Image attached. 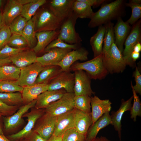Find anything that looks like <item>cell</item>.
<instances>
[{
    "label": "cell",
    "instance_id": "1",
    "mask_svg": "<svg viewBox=\"0 0 141 141\" xmlns=\"http://www.w3.org/2000/svg\"><path fill=\"white\" fill-rule=\"evenodd\" d=\"M126 0H116L103 4L99 10L94 13L88 26L95 28L124 17L126 14Z\"/></svg>",
    "mask_w": 141,
    "mask_h": 141
},
{
    "label": "cell",
    "instance_id": "2",
    "mask_svg": "<svg viewBox=\"0 0 141 141\" xmlns=\"http://www.w3.org/2000/svg\"><path fill=\"white\" fill-rule=\"evenodd\" d=\"M34 16L36 33L59 30L63 22L45 4L39 8Z\"/></svg>",
    "mask_w": 141,
    "mask_h": 141
},
{
    "label": "cell",
    "instance_id": "3",
    "mask_svg": "<svg viewBox=\"0 0 141 141\" xmlns=\"http://www.w3.org/2000/svg\"><path fill=\"white\" fill-rule=\"evenodd\" d=\"M82 70L86 72L91 79L101 80L109 74L104 63L103 52L99 55L89 61L75 62L70 67V70Z\"/></svg>",
    "mask_w": 141,
    "mask_h": 141
},
{
    "label": "cell",
    "instance_id": "4",
    "mask_svg": "<svg viewBox=\"0 0 141 141\" xmlns=\"http://www.w3.org/2000/svg\"><path fill=\"white\" fill-rule=\"evenodd\" d=\"M102 52L104 63L109 73H122L125 69L127 62L114 43L108 51Z\"/></svg>",
    "mask_w": 141,
    "mask_h": 141
},
{
    "label": "cell",
    "instance_id": "5",
    "mask_svg": "<svg viewBox=\"0 0 141 141\" xmlns=\"http://www.w3.org/2000/svg\"><path fill=\"white\" fill-rule=\"evenodd\" d=\"M78 18L73 12L70 16L64 20L57 38L68 44H80L82 40L75 27Z\"/></svg>",
    "mask_w": 141,
    "mask_h": 141
},
{
    "label": "cell",
    "instance_id": "6",
    "mask_svg": "<svg viewBox=\"0 0 141 141\" xmlns=\"http://www.w3.org/2000/svg\"><path fill=\"white\" fill-rule=\"evenodd\" d=\"M37 101L35 99L30 103L20 107L14 114L8 116H2L4 135L7 136L11 134L15 129L20 126L24 122L22 118L30 108L34 107Z\"/></svg>",
    "mask_w": 141,
    "mask_h": 141
},
{
    "label": "cell",
    "instance_id": "7",
    "mask_svg": "<svg viewBox=\"0 0 141 141\" xmlns=\"http://www.w3.org/2000/svg\"><path fill=\"white\" fill-rule=\"evenodd\" d=\"M138 43H141L140 19L132 25L130 32L125 42V47L122 53L124 58L127 62V65L131 67H135L136 64L131 58V54L134 46Z\"/></svg>",
    "mask_w": 141,
    "mask_h": 141
},
{
    "label": "cell",
    "instance_id": "8",
    "mask_svg": "<svg viewBox=\"0 0 141 141\" xmlns=\"http://www.w3.org/2000/svg\"><path fill=\"white\" fill-rule=\"evenodd\" d=\"M73 92L66 93L57 101L50 104L45 108V113L53 116H57L75 108Z\"/></svg>",
    "mask_w": 141,
    "mask_h": 141
},
{
    "label": "cell",
    "instance_id": "9",
    "mask_svg": "<svg viewBox=\"0 0 141 141\" xmlns=\"http://www.w3.org/2000/svg\"><path fill=\"white\" fill-rule=\"evenodd\" d=\"M43 114L41 109H37L35 108L32 109L30 111L26 113L23 116V117H27V120L24 127L19 132L6 137L11 141H17L25 138L32 132L36 122L43 115Z\"/></svg>",
    "mask_w": 141,
    "mask_h": 141
},
{
    "label": "cell",
    "instance_id": "10",
    "mask_svg": "<svg viewBox=\"0 0 141 141\" xmlns=\"http://www.w3.org/2000/svg\"><path fill=\"white\" fill-rule=\"evenodd\" d=\"M75 80L74 73L62 71L49 83L48 90L63 89L67 92H73Z\"/></svg>",
    "mask_w": 141,
    "mask_h": 141
},
{
    "label": "cell",
    "instance_id": "11",
    "mask_svg": "<svg viewBox=\"0 0 141 141\" xmlns=\"http://www.w3.org/2000/svg\"><path fill=\"white\" fill-rule=\"evenodd\" d=\"M75 84L73 93L75 96L86 95L90 97L95 94L91 86V79L85 71L78 70L74 71Z\"/></svg>",
    "mask_w": 141,
    "mask_h": 141
},
{
    "label": "cell",
    "instance_id": "12",
    "mask_svg": "<svg viewBox=\"0 0 141 141\" xmlns=\"http://www.w3.org/2000/svg\"><path fill=\"white\" fill-rule=\"evenodd\" d=\"M44 67L37 62L21 69L18 80L19 85L24 87L34 85L39 74Z\"/></svg>",
    "mask_w": 141,
    "mask_h": 141
},
{
    "label": "cell",
    "instance_id": "13",
    "mask_svg": "<svg viewBox=\"0 0 141 141\" xmlns=\"http://www.w3.org/2000/svg\"><path fill=\"white\" fill-rule=\"evenodd\" d=\"M33 0L7 1L2 12L5 25L9 26L14 19L21 15L23 5Z\"/></svg>",
    "mask_w": 141,
    "mask_h": 141
},
{
    "label": "cell",
    "instance_id": "14",
    "mask_svg": "<svg viewBox=\"0 0 141 141\" xmlns=\"http://www.w3.org/2000/svg\"><path fill=\"white\" fill-rule=\"evenodd\" d=\"M76 109L57 116L53 134L57 137L62 136L67 130L74 128Z\"/></svg>",
    "mask_w": 141,
    "mask_h": 141
},
{
    "label": "cell",
    "instance_id": "15",
    "mask_svg": "<svg viewBox=\"0 0 141 141\" xmlns=\"http://www.w3.org/2000/svg\"><path fill=\"white\" fill-rule=\"evenodd\" d=\"M89 52L85 48L80 47L68 52L57 65L63 71H70L71 66L78 60L85 61L88 58Z\"/></svg>",
    "mask_w": 141,
    "mask_h": 141
},
{
    "label": "cell",
    "instance_id": "16",
    "mask_svg": "<svg viewBox=\"0 0 141 141\" xmlns=\"http://www.w3.org/2000/svg\"><path fill=\"white\" fill-rule=\"evenodd\" d=\"M74 0H51L48 5L54 14L63 21L73 12L72 7Z\"/></svg>",
    "mask_w": 141,
    "mask_h": 141
},
{
    "label": "cell",
    "instance_id": "17",
    "mask_svg": "<svg viewBox=\"0 0 141 141\" xmlns=\"http://www.w3.org/2000/svg\"><path fill=\"white\" fill-rule=\"evenodd\" d=\"M71 49L52 48L42 56L37 57V62L45 66L57 65Z\"/></svg>",
    "mask_w": 141,
    "mask_h": 141
},
{
    "label": "cell",
    "instance_id": "18",
    "mask_svg": "<svg viewBox=\"0 0 141 141\" xmlns=\"http://www.w3.org/2000/svg\"><path fill=\"white\" fill-rule=\"evenodd\" d=\"M57 117L45 113L40 118L39 123L33 130L48 140L54 133Z\"/></svg>",
    "mask_w": 141,
    "mask_h": 141
},
{
    "label": "cell",
    "instance_id": "19",
    "mask_svg": "<svg viewBox=\"0 0 141 141\" xmlns=\"http://www.w3.org/2000/svg\"><path fill=\"white\" fill-rule=\"evenodd\" d=\"M90 104L92 108L91 125L104 114L110 112L111 109V103L109 99L102 100L96 96L91 97Z\"/></svg>",
    "mask_w": 141,
    "mask_h": 141
},
{
    "label": "cell",
    "instance_id": "20",
    "mask_svg": "<svg viewBox=\"0 0 141 141\" xmlns=\"http://www.w3.org/2000/svg\"><path fill=\"white\" fill-rule=\"evenodd\" d=\"M133 96L128 100L125 101L122 99L121 104L119 109L116 111L111 112L110 117L111 125H113L115 130L118 132L119 141H121L122 130L121 121L124 114L126 111H130L132 107V102Z\"/></svg>",
    "mask_w": 141,
    "mask_h": 141
},
{
    "label": "cell",
    "instance_id": "21",
    "mask_svg": "<svg viewBox=\"0 0 141 141\" xmlns=\"http://www.w3.org/2000/svg\"><path fill=\"white\" fill-rule=\"evenodd\" d=\"M131 28V25L126 21H124L121 17L117 20V22L114 26V43L122 53L124 49L125 42Z\"/></svg>",
    "mask_w": 141,
    "mask_h": 141
},
{
    "label": "cell",
    "instance_id": "22",
    "mask_svg": "<svg viewBox=\"0 0 141 141\" xmlns=\"http://www.w3.org/2000/svg\"><path fill=\"white\" fill-rule=\"evenodd\" d=\"M66 92L63 89L47 90L38 96L34 107L37 109L45 108L50 103L60 99Z\"/></svg>",
    "mask_w": 141,
    "mask_h": 141
},
{
    "label": "cell",
    "instance_id": "23",
    "mask_svg": "<svg viewBox=\"0 0 141 141\" xmlns=\"http://www.w3.org/2000/svg\"><path fill=\"white\" fill-rule=\"evenodd\" d=\"M37 54L31 49L24 50L9 58L15 66L21 69L37 62Z\"/></svg>",
    "mask_w": 141,
    "mask_h": 141
},
{
    "label": "cell",
    "instance_id": "24",
    "mask_svg": "<svg viewBox=\"0 0 141 141\" xmlns=\"http://www.w3.org/2000/svg\"><path fill=\"white\" fill-rule=\"evenodd\" d=\"M59 32L60 30L36 32L37 43L32 50L36 54L44 52L47 46L53 40L57 38Z\"/></svg>",
    "mask_w": 141,
    "mask_h": 141
},
{
    "label": "cell",
    "instance_id": "25",
    "mask_svg": "<svg viewBox=\"0 0 141 141\" xmlns=\"http://www.w3.org/2000/svg\"><path fill=\"white\" fill-rule=\"evenodd\" d=\"M48 84L41 83L24 87L21 93L24 105L37 99L39 95L48 90Z\"/></svg>",
    "mask_w": 141,
    "mask_h": 141
},
{
    "label": "cell",
    "instance_id": "26",
    "mask_svg": "<svg viewBox=\"0 0 141 141\" xmlns=\"http://www.w3.org/2000/svg\"><path fill=\"white\" fill-rule=\"evenodd\" d=\"M92 124L91 113H87L76 109L74 128L79 133L86 136Z\"/></svg>",
    "mask_w": 141,
    "mask_h": 141
},
{
    "label": "cell",
    "instance_id": "27",
    "mask_svg": "<svg viewBox=\"0 0 141 141\" xmlns=\"http://www.w3.org/2000/svg\"><path fill=\"white\" fill-rule=\"evenodd\" d=\"M111 123L109 112L104 114L89 128L86 135V141H93L99 131Z\"/></svg>",
    "mask_w": 141,
    "mask_h": 141
},
{
    "label": "cell",
    "instance_id": "28",
    "mask_svg": "<svg viewBox=\"0 0 141 141\" xmlns=\"http://www.w3.org/2000/svg\"><path fill=\"white\" fill-rule=\"evenodd\" d=\"M62 71L61 67L57 65L45 66L39 74L34 84H49Z\"/></svg>",
    "mask_w": 141,
    "mask_h": 141
},
{
    "label": "cell",
    "instance_id": "29",
    "mask_svg": "<svg viewBox=\"0 0 141 141\" xmlns=\"http://www.w3.org/2000/svg\"><path fill=\"white\" fill-rule=\"evenodd\" d=\"M105 27L104 25L98 26L96 33L90 38V43L93 54V57L100 55L103 51Z\"/></svg>",
    "mask_w": 141,
    "mask_h": 141
},
{
    "label": "cell",
    "instance_id": "30",
    "mask_svg": "<svg viewBox=\"0 0 141 141\" xmlns=\"http://www.w3.org/2000/svg\"><path fill=\"white\" fill-rule=\"evenodd\" d=\"M36 34L35 19L34 16L28 21L21 34L26 40L30 49H32L37 44V40Z\"/></svg>",
    "mask_w": 141,
    "mask_h": 141
},
{
    "label": "cell",
    "instance_id": "31",
    "mask_svg": "<svg viewBox=\"0 0 141 141\" xmlns=\"http://www.w3.org/2000/svg\"><path fill=\"white\" fill-rule=\"evenodd\" d=\"M21 69L14 65H5L0 67V81H17L19 79Z\"/></svg>",
    "mask_w": 141,
    "mask_h": 141
},
{
    "label": "cell",
    "instance_id": "32",
    "mask_svg": "<svg viewBox=\"0 0 141 141\" xmlns=\"http://www.w3.org/2000/svg\"><path fill=\"white\" fill-rule=\"evenodd\" d=\"M47 2L46 0H33L25 4L23 6L21 15L28 21L35 15L39 8Z\"/></svg>",
    "mask_w": 141,
    "mask_h": 141
},
{
    "label": "cell",
    "instance_id": "33",
    "mask_svg": "<svg viewBox=\"0 0 141 141\" xmlns=\"http://www.w3.org/2000/svg\"><path fill=\"white\" fill-rule=\"evenodd\" d=\"M72 9L78 18L90 19L94 13L91 7L79 0H74Z\"/></svg>",
    "mask_w": 141,
    "mask_h": 141
},
{
    "label": "cell",
    "instance_id": "34",
    "mask_svg": "<svg viewBox=\"0 0 141 141\" xmlns=\"http://www.w3.org/2000/svg\"><path fill=\"white\" fill-rule=\"evenodd\" d=\"M0 100L9 106H17L23 104L21 93L20 92L10 93L0 92Z\"/></svg>",
    "mask_w": 141,
    "mask_h": 141
},
{
    "label": "cell",
    "instance_id": "35",
    "mask_svg": "<svg viewBox=\"0 0 141 141\" xmlns=\"http://www.w3.org/2000/svg\"><path fill=\"white\" fill-rule=\"evenodd\" d=\"M126 7H130L132 13L129 19L126 22L130 25L136 23L141 17V0H130L126 3Z\"/></svg>",
    "mask_w": 141,
    "mask_h": 141
},
{
    "label": "cell",
    "instance_id": "36",
    "mask_svg": "<svg viewBox=\"0 0 141 141\" xmlns=\"http://www.w3.org/2000/svg\"><path fill=\"white\" fill-rule=\"evenodd\" d=\"M105 27L102 52L108 51L115 43L114 24L110 22L104 25Z\"/></svg>",
    "mask_w": 141,
    "mask_h": 141
},
{
    "label": "cell",
    "instance_id": "37",
    "mask_svg": "<svg viewBox=\"0 0 141 141\" xmlns=\"http://www.w3.org/2000/svg\"><path fill=\"white\" fill-rule=\"evenodd\" d=\"M91 97L86 95L75 96L74 98L75 108L87 113H91Z\"/></svg>",
    "mask_w": 141,
    "mask_h": 141
},
{
    "label": "cell",
    "instance_id": "38",
    "mask_svg": "<svg viewBox=\"0 0 141 141\" xmlns=\"http://www.w3.org/2000/svg\"><path fill=\"white\" fill-rule=\"evenodd\" d=\"M24 87L20 86L18 80L0 81V92L21 93Z\"/></svg>",
    "mask_w": 141,
    "mask_h": 141
},
{
    "label": "cell",
    "instance_id": "39",
    "mask_svg": "<svg viewBox=\"0 0 141 141\" xmlns=\"http://www.w3.org/2000/svg\"><path fill=\"white\" fill-rule=\"evenodd\" d=\"M28 21L21 15L16 17L9 26L12 34L21 35Z\"/></svg>",
    "mask_w": 141,
    "mask_h": 141
},
{
    "label": "cell",
    "instance_id": "40",
    "mask_svg": "<svg viewBox=\"0 0 141 141\" xmlns=\"http://www.w3.org/2000/svg\"><path fill=\"white\" fill-rule=\"evenodd\" d=\"M131 83L133 99V103L130 110L131 118L135 122L136 121L137 116H141V102L139 96L137 95L133 88L132 81Z\"/></svg>",
    "mask_w": 141,
    "mask_h": 141
},
{
    "label": "cell",
    "instance_id": "41",
    "mask_svg": "<svg viewBox=\"0 0 141 141\" xmlns=\"http://www.w3.org/2000/svg\"><path fill=\"white\" fill-rule=\"evenodd\" d=\"M7 45L12 48L17 49H26L28 47V43L21 35L12 34Z\"/></svg>",
    "mask_w": 141,
    "mask_h": 141
},
{
    "label": "cell",
    "instance_id": "42",
    "mask_svg": "<svg viewBox=\"0 0 141 141\" xmlns=\"http://www.w3.org/2000/svg\"><path fill=\"white\" fill-rule=\"evenodd\" d=\"M62 141H86V136L73 128L67 130L64 133Z\"/></svg>",
    "mask_w": 141,
    "mask_h": 141
},
{
    "label": "cell",
    "instance_id": "43",
    "mask_svg": "<svg viewBox=\"0 0 141 141\" xmlns=\"http://www.w3.org/2000/svg\"><path fill=\"white\" fill-rule=\"evenodd\" d=\"M80 44H68L57 38L53 40L47 46L44 52L46 53L50 49L55 48L75 50L80 47Z\"/></svg>",
    "mask_w": 141,
    "mask_h": 141
},
{
    "label": "cell",
    "instance_id": "44",
    "mask_svg": "<svg viewBox=\"0 0 141 141\" xmlns=\"http://www.w3.org/2000/svg\"><path fill=\"white\" fill-rule=\"evenodd\" d=\"M26 49H15L6 45L3 48L0 50V59L9 58L11 56Z\"/></svg>",
    "mask_w": 141,
    "mask_h": 141
},
{
    "label": "cell",
    "instance_id": "45",
    "mask_svg": "<svg viewBox=\"0 0 141 141\" xmlns=\"http://www.w3.org/2000/svg\"><path fill=\"white\" fill-rule=\"evenodd\" d=\"M11 35L8 26L5 25L0 29V50L7 45Z\"/></svg>",
    "mask_w": 141,
    "mask_h": 141
},
{
    "label": "cell",
    "instance_id": "46",
    "mask_svg": "<svg viewBox=\"0 0 141 141\" xmlns=\"http://www.w3.org/2000/svg\"><path fill=\"white\" fill-rule=\"evenodd\" d=\"M19 107L8 105L0 100V114L2 116H10L15 113Z\"/></svg>",
    "mask_w": 141,
    "mask_h": 141
},
{
    "label": "cell",
    "instance_id": "47",
    "mask_svg": "<svg viewBox=\"0 0 141 141\" xmlns=\"http://www.w3.org/2000/svg\"><path fill=\"white\" fill-rule=\"evenodd\" d=\"M135 70L133 73V76L134 78L135 84L133 85V88L137 94L141 95V75L138 68L135 65Z\"/></svg>",
    "mask_w": 141,
    "mask_h": 141
},
{
    "label": "cell",
    "instance_id": "48",
    "mask_svg": "<svg viewBox=\"0 0 141 141\" xmlns=\"http://www.w3.org/2000/svg\"><path fill=\"white\" fill-rule=\"evenodd\" d=\"M79 1L84 2L91 7L97 8L101 5L107 3L108 0H79Z\"/></svg>",
    "mask_w": 141,
    "mask_h": 141
},
{
    "label": "cell",
    "instance_id": "49",
    "mask_svg": "<svg viewBox=\"0 0 141 141\" xmlns=\"http://www.w3.org/2000/svg\"><path fill=\"white\" fill-rule=\"evenodd\" d=\"M24 139L26 141H47L39 134L33 130Z\"/></svg>",
    "mask_w": 141,
    "mask_h": 141
},
{
    "label": "cell",
    "instance_id": "50",
    "mask_svg": "<svg viewBox=\"0 0 141 141\" xmlns=\"http://www.w3.org/2000/svg\"><path fill=\"white\" fill-rule=\"evenodd\" d=\"M140 53L133 51L132 52L131 57L133 61L135 62L140 57Z\"/></svg>",
    "mask_w": 141,
    "mask_h": 141
},
{
    "label": "cell",
    "instance_id": "51",
    "mask_svg": "<svg viewBox=\"0 0 141 141\" xmlns=\"http://www.w3.org/2000/svg\"><path fill=\"white\" fill-rule=\"evenodd\" d=\"M11 63V62L9 58L0 59V67L5 65L9 64Z\"/></svg>",
    "mask_w": 141,
    "mask_h": 141
},
{
    "label": "cell",
    "instance_id": "52",
    "mask_svg": "<svg viewBox=\"0 0 141 141\" xmlns=\"http://www.w3.org/2000/svg\"><path fill=\"white\" fill-rule=\"evenodd\" d=\"M62 136L57 137L53 134L47 141H62Z\"/></svg>",
    "mask_w": 141,
    "mask_h": 141
},
{
    "label": "cell",
    "instance_id": "53",
    "mask_svg": "<svg viewBox=\"0 0 141 141\" xmlns=\"http://www.w3.org/2000/svg\"><path fill=\"white\" fill-rule=\"evenodd\" d=\"M133 51L137 52H140L141 51V43H138L134 46Z\"/></svg>",
    "mask_w": 141,
    "mask_h": 141
},
{
    "label": "cell",
    "instance_id": "54",
    "mask_svg": "<svg viewBox=\"0 0 141 141\" xmlns=\"http://www.w3.org/2000/svg\"><path fill=\"white\" fill-rule=\"evenodd\" d=\"M5 25L2 12L0 10V29Z\"/></svg>",
    "mask_w": 141,
    "mask_h": 141
},
{
    "label": "cell",
    "instance_id": "55",
    "mask_svg": "<svg viewBox=\"0 0 141 141\" xmlns=\"http://www.w3.org/2000/svg\"><path fill=\"white\" fill-rule=\"evenodd\" d=\"M93 141H111L109 140L105 137L101 136L96 138Z\"/></svg>",
    "mask_w": 141,
    "mask_h": 141
},
{
    "label": "cell",
    "instance_id": "56",
    "mask_svg": "<svg viewBox=\"0 0 141 141\" xmlns=\"http://www.w3.org/2000/svg\"><path fill=\"white\" fill-rule=\"evenodd\" d=\"M2 116L0 114V134L4 135L3 132V128L2 125Z\"/></svg>",
    "mask_w": 141,
    "mask_h": 141
},
{
    "label": "cell",
    "instance_id": "57",
    "mask_svg": "<svg viewBox=\"0 0 141 141\" xmlns=\"http://www.w3.org/2000/svg\"><path fill=\"white\" fill-rule=\"evenodd\" d=\"M0 141H11L5 136L0 134Z\"/></svg>",
    "mask_w": 141,
    "mask_h": 141
},
{
    "label": "cell",
    "instance_id": "58",
    "mask_svg": "<svg viewBox=\"0 0 141 141\" xmlns=\"http://www.w3.org/2000/svg\"><path fill=\"white\" fill-rule=\"evenodd\" d=\"M5 1V0H0V10L2 12Z\"/></svg>",
    "mask_w": 141,
    "mask_h": 141
},
{
    "label": "cell",
    "instance_id": "59",
    "mask_svg": "<svg viewBox=\"0 0 141 141\" xmlns=\"http://www.w3.org/2000/svg\"><path fill=\"white\" fill-rule=\"evenodd\" d=\"M17 141H26V140L25 139H22Z\"/></svg>",
    "mask_w": 141,
    "mask_h": 141
}]
</instances>
